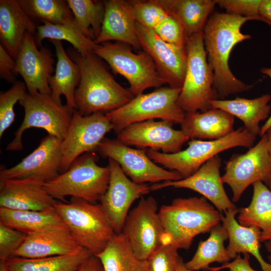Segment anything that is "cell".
Listing matches in <instances>:
<instances>
[{"label": "cell", "mask_w": 271, "mask_h": 271, "mask_svg": "<svg viewBox=\"0 0 271 271\" xmlns=\"http://www.w3.org/2000/svg\"><path fill=\"white\" fill-rule=\"evenodd\" d=\"M248 18L215 13L209 18L203 30L204 43L207 60L214 76L213 88L219 97L224 98L250 90L248 85L237 79L229 67V58L233 47L249 39L241 33L242 26Z\"/></svg>", "instance_id": "1"}, {"label": "cell", "mask_w": 271, "mask_h": 271, "mask_svg": "<svg viewBox=\"0 0 271 271\" xmlns=\"http://www.w3.org/2000/svg\"><path fill=\"white\" fill-rule=\"evenodd\" d=\"M68 52L80 69V79L74 95L75 109L80 114H106L123 106L134 97L129 88L115 80L95 54L82 56L72 49Z\"/></svg>", "instance_id": "2"}, {"label": "cell", "mask_w": 271, "mask_h": 271, "mask_svg": "<svg viewBox=\"0 0 271 271\" xmlns=\"http://www.w3.org/2000/svg\"><path fill=\"white\" fill-rule=\"evenodd\" d=\"M166 244L189 249L198 234L210 232L221 223L222 213L203 197L178 198L158 211Z\"/></svg>", "instance_id": "3"}, {"label": "cell", "mask_w": 271, "mask_h": 271, "mask_svg": "<svg viewBox=\"0 0 271 271\" xmlns=\"http://www.w3.org/2000/svg\"><path fill=\"white\" fill-rule=\"evenodd\" d=\"M95 152L85 153L76 159L66 171L45 182L44 188L55 200L67 203L66 197L97 203L109 185V166H100Z\"/></svg>", "instance_id": "4"}, {"label": "cell", "mask_w": 271, "mask_h": 271, "mask_svg": "<svg viewBox=\"0 0 271 271\" xmlns=\"http://www.w3.org/2000/svg\"><path fill=\"white\" fill-rule=\"evenodd\" d=\"M256 137L242 127L218 140H191L186 149L176 153L166 154L147 149V154L155 163L177 172L184 179L193 175L207 161L221 152L239 147L249 149L253 146Z\"/></svg>", "instance_id": "5"}, {"label": "cell", "mask_w": 271, "mask_h": 271, "mask_svg": "<svg viewBox=\"0 0 271 271\" xmlns=\"http://www.w3.org/2000/svg\"><path fill=\"white\" fill-rule=\"evenodd\" d=\"M54 208L76 240L92 254L100 253L115 235L100 203L71 197Z\"/></svg>", "instance_id": "6"}, {"label": "cell", "mask_w": 271, "mask_h": 271, "mask_svg": "<svg viewBox=\"0 0 271 271\" xmlns=\"http://www.w3.org/2000/svg\"><path fill=\"white\" fill-rule=\"evenodd\" d=\"M187 67L177 103L185 112H204L211 108L210 101L219 96L213 88L214 76L209 64L203 32L189 37L186 44Z\"/></svg>", "instance_id": "7"}, {"label": "cell", "mask_w": 271, "mask_h": 271, "mask_svg": "<svg viewBox=\"0 0 271 271\" xmlns=\"http://www.w3.org/2000/svg\"><path fill=\"white\" fill-rule=\"evenodd\" d=\"M181 89L161 87L136 95L123 106L105 114L117 134L131 124L148 120L160 119L181 124L186 113L177 103Z\"/></svg>", "instance_id": "8"}, {"label": "cell", "mask_w": 271, "mask_h": 271, "mask_svg": "<svg viewBox=\"0 0 271 271\" xmlns=\"http://www.w3.org/2000/svg\"><path fill=\"white\" fill-rule=\"evenodd\" d=\"M129 46L120 42L98 44L93 53L104 60L112 71L123 76L135 96L147 89L160 88L166 84L151 57L145 51H132Z\"/></svg>", "instance_id": "9"}, {"label": "cell", "mask_w": 271, "mask_h": 271, "mask_svg": "<svg viewBox=\"0 0 271 271\" xmlns=\"http://www.w3.org/2000/svg\"><path fill=\"white\" fill-rule=\"evenodd\" d=\"M24 108V119L15 132L13 140L8 145V151H20L23 148L22 138L28 128L44 129L48 135L62 141L70 125L73 111L65 104L54 100L50 94L28 92L19 102Z\"/></svg>", "instance_id": "10"}, {"label": "cell", "mask_w": 271, "mask_h": 271, "mask_svg": "<svg viewBox=\"0 0 271 271\" xmlns=\"http://www.w3.org/2000/svg\"><path fill=\"white\" fill-rule=\"evenodd\" d=\"M158 211L155 198L142 197L125 219L121 233L140 259L147 260L159 246L166 244Z\"/></svg>", "instance_id": "11"}, {"label": "cell", "mask_w": 271, "mask_h": 271, "mask_svg": "<svg viewBox=\"0 0 271 271\" xmlns=\"http://www.w3.org/2000/svg\"><path fill=\"white\" fill-rule=\"evenodd\" d=\"M97 152L101 157L116 161L124 173L137 184H156L183 179L177 172L162 168L153 161L147 155V149L131 148L117 139L105 138Z\"/></svg>", "instance_id": "12"}, {"label": "cell", "mask_w": 271, "mask_h": 271, "mask_svg": "<svg viewBox=\"0 0 271 271\" xmlns=\"http://www.w3.org/2000/svg\"><path fill=\"white\" fill-rule=\"evenodd\" d=\"M112 125L105 114L97 112L83 116L74 109L66 134L61 142L62 160L60 172L69 169L82 155L96 152Z\"/></svg>", "instance_id": "13"}, {"label": "cell", "mask_w": 271, "mask_h": 271, "mask_svg": "<svg viewBox=\"0 0 271 271\" xmlns=\"http://www.w3.org/2000/svg\"><path fill=\"white\" fill-rule=\"evenodd\" d=\"M225 165L221 179L230 187L232 201L237 202L249 185L258 181L266 183L271 177V160L265 136H262L245 153L233 155Z\"/></svg>", "instance_id": "14"}, {"label": "cell", "mask_w": 271, "mask_h": 271, "mask_svg": "<svg viewBox=\"0 0 271 271\" xmlns=\"http://www.w3.org/2000/svg\"><path fill=\"white\" fill-rule=\"evenodd\" d=\"M110 175L108 188L100 200L101 204L115 234L122 232L132 203L151 191L146 184L132 181L122 171L119 164L108 159Z\"/></svg>", "instance_id": "15"}, {"label": "cell", "mask_w": 271, "mask_h": 271, "mask_svg": "<svg viewBox=\"0 0 271 271\" xmlns=\"http://www.w3.org/2000/svg\"><path fill=\"white\" fill-rule=\"evenodd\" d=\"M140 47L152 58L166 84L182 88L187 67L186 47H179L163 40L152 29L137 23Z\"/></svg>", "instance_id": "16"}, {"label": "cell", "mask_w": 271, "mask_h": 271, "mask_svg": "<svg viewBox=\"0 0 271 271\" xmlns=\"http://www.w3.org/2000/svg\"><path fill=\"white\" fill-rule=\"evenodd\" d=\"M173 123L148 120L128 125L117 134V139L128 146L140 149L161 150L166 154L180 152L190 139L181 129H175Z\"/></svg>", "instance_id": "17"}, {"label": "cell", "mask_w": 271, "mask_h": 271, "mask_svg": "<svg viewBox=\"0 0 271 271\" xmlns=\"http://www.w3.org/2000/svg\"><path fill=\"white\" fill-rule=\"evenodd\" d=\"M61 142L51 135L44 137L36 149L15 166H1L0 180L37 177L47 182L55 179L60 174Z\"/></svg>", "instance_id": "18"}, {"label": "cell", "mask_w": 271, "mask_h": 271, "mask_svg": "<svg viewBox=\"0 0 271 271\" xmlns=\"http://www.w3.org/2000/svg\"><path fill=\"white\" fill-rule=\"evenodd\" d=\"M221 159L216 155L204 163L191 176L177 181L153 184L151 191L167 187L186 188L194 191L208 200L221 213L236 208L228 198L220 175Z\"/></svg>", "instance_id": "19"}, {"label": "cell", "mask_w": 271, "mask_h": 271, "mask_svg": "<svg viewBox=\"0 0 271 271\" xmlns=\"http://www.w3.org/2000/svg\"><path fill=\"white\" fill-rule=\"evenodd\" d=\"M15 61V73L22 77L28 93L51 95L48 79L55 69L49 48L42 46L39 50L34 36L27 33Z\"/></svg>", "instance_id": "20"}, {"label": "cell", "mask_w": 271, "mask_h": 271, "mask_svg": "<svg viewBox=\"0 0 271 271\" xmlns=\"http://www.w3.org/2000/svg\"><path fill=\"white\" fill-rule=\"evenodd\" d=\"M37 177L0 180V207L11 210L49 211L57 201Z\"/></svg>", "instance_id": "21"}, {"label": "cell", "mask_w": 271, "mask_h": 271, "mask_svg": "<svg viewBox=\"0 0 271 271\" xmlns=\"http://www.w3.org/2000/svg\"><path fill=\"white\" fill-rule=\"evenodd\" d=\"M84 249L74 238L68 228L64 227L27 235L24 243L12 257L36 258L73 254Z\"/></svg>", "instance_id": "22"}, {"label": "cell", "mask_w": 271, "mask_h": 271, "mask_svg": "<svg viewBox=\"0 0 271 271\" xmlns=\"http://www.w3.org/2000/svg\"><path fill=\"white\" fill-rule=\"evenodd\" d=\"M105 14L100 33L94 41L98 45L115 41L141 48L136 21L129 1H104Z\"/></svg>", "instance_id": "23"}, {"label": "cell", "mask_w": 271, "mask_h": 271, "mask_svg": "<svg viewBox=\"0 0 271 271\" xmlns=\"http://www.w3.org/2000/svg\"><path fill=\"white\" fill-rule=\"evenodd\" d=\"M37 26L21 7L18 1H0L1 44L15 60L27 33L34 36Z\"/></svg>", "instance_id": "24"}, {"label": "cell", "mask_w": 271, "mask_h": 271, "mask_svg": "<svg viewBox=\"0 0 271 271\" xmlns=\"http://www.w3.org/2000/svg\"><path fill=\"white\" fill-rule=\"evenodd\" d=\"M234 117L220 109L186 112L181 129L191 140H215L234 130Z\"/></svg>", "instance_id": "25"}, {"label": "cell", "mask_w": 271, "mask_h": 271, "mask_svg": "<svg viewBox=\"0 0 271 271\" xmlns=\"http://www.w3.org/2000/svg\"><path fill=\"white\" fill-rule=\"evenodd\" d=\"M239 209L228 210L222 217V224L226 229L229 243L226 247L231 259L242 253L252 255L258 261L262 271H271V264L267 262L260 254L261 230L257 227H246L240 224L235 216Z\"/></svg>", "instance_id": "26"}, {"label": "cell", "mask_w": 271, "mask_h": 271, "mask_svg": "<svg viewBox=\"0 0 271 271\" xmlns=\"http://www.w3.org/2000/svg\"><path fill=\"white\" fill-rule=\"evenodd\" d=\"M49 40L55 48L57 59L55 74L48 79L51 96L56 102L61 103L60 97L64 95L66 105L73 111L75 109V92L80 79V68L65 52L61 41Z\"/></svg>", "instance_id": "27"}, {"label": "cell", "mask_w": 271, "mask_h": 271, "mask_svg": "<svg viewBox=\"0 0 271 271\" xmlns=\"http://www.w3.org/2000/svg\"><path fill=\"white\" fill-rule=\"evenodd\" d=\"M270 99L271 95L265 94L252 99L236 97L233 99H214L210 104L212 108L220 109L239 118L245 129L257 136L260 132V122L269 116Z\"/></svg>", "instance_id": "28"}, {"label": "cell", "mask_w": 271, "mask_h": 271, "mask_svg": "<svg viewBox=\"0 0 271 271\" xmlns=\"http://www.w3.org/2000/svg\"><path fill=\"white\" fill-rule=\"evenodd\" d=\"M168 12L176 16L189 38L203 32L216 5V0H156Z\"/></svg>", "instance_id": "29"}, {"label": "cell", "mask_w": 271, "mask_h": 271, "mask_svg": "<svg viewBox=\"0 0 271 271\" xmlns=\"http://www.w3.org/2000/svg\"><path fill=\"white\" fill-rule=\"evenodd\" d=\"M249 205L239 209L238 223L242 226H255L261 230L260 241L271 240V190L261 181L253 185Z\"/></svg>", "instance_id": "30"}, {"label": "cell", "mask_w": 271, "mask_h": 271, "mask_svg": "<svg viewBox=\"0 0 271 271\" xmlns=\"http://www.w3.org/2000/svg\"><path fill=\"white\" fill-rule=\"evenodd\" d=\"M0 222L27 235L55 228L67 227L54 210H11L0 207Z\"/></svg>", "instance_id": "31"}, {"label": "cell", "mask_w": 271, "mask_h": 271, "mask_svg": "<svg viewBox=\"0 0 271 271\" xmlns=\"http://www.w3.org/2000/svg\"><path fill=\"white\" fill-rule=\"evenodd\" d=\"M96 256L104 271H149L148 260L136 256L122 233L115 234Z\"/></svg>", "instance_id": "32"}, {"label": "cell", "mask_w": 271, "mask_h": 271, "mask_svg": "<svg viewBox=\"0 0 271 271\" xmlns=\"http://www.w3.org/2000/svg\"><path fill=\"white\" fill-rule=\"evenodd\" d=\"M92 254L85 249L73 254L36 258L12 257L6 262L9 271H77Z\"/></svg>", "instance_id": "33"}, {"label": "cell", "mask_w": 271, "mask_h": 271, "mask_svg": "<svg viewBox=\"0 0 271 271\" xmlns=\"http://www.w3.org/2000/svg\"><path fill=\"white\" fill-rule=\"evenodd\" d=\"M227 239L226 229L221 223L217 225L211 230L206 240L200 241L195 253L190 260L185 262V265L193 271L206 270L209 269V265L212 262H229L231 258L224 244Z\"/></svg>", "instance_id": "34"}, {"label": "cell", "mask_w": 271, "mask_h": 271, "mask_svg": "<svg viewBox=\"0 0 271 271\" xmlns=\"http://www.w3.org/2000/svg\"><path fill=\"white\" fill-rule=\"evenodd\" d=\"M34 37L37 46L41 47L42 41L45 39L66 41L82 56L92 53L98 45L83 34L78 25H55L44 22L37 26Z\"/></svg>", "instance_id": "35"}, {"label": "cell", "mask_w": 271, "mask_h": 271, "mask_svg": "<svg viewBox=\"0 0 271 271\" xmlns=\"http://www.w3.org/2000/svg\"><path fill=\"white\" fill-rule=\"evenodd\" d=\"M18 2L33 21L55 25H78L67 1L19 0Z\"/></svg>", "instance_id": "36"}, {"label": "cell", "mask_w": 271, "mask_h": 271, "mask_svg": "<svg viewBox=\"0 0 271 271\" xmlns=\"http://www.w3.org/2000/svg\"><path fill=\"white\" fill-rule=\"evenodd\" d=\"M83 34L95 40L99 36L105 14L104 1L67 0Z\"/></svg>", "instance_id": "37"}, {"label": "cell", "mask_w": 271, "mask_h": 271, "mask_svg": "<svg viewBox=\"0 0 271 271\" xmlns=\"http://www.w3.org/2000/svg\"><path fill=\"white\" fill-rule=\"evenodd\" d=\"M24 82L17 81L9 90L0 93V138L15 119V105L23 99L27 93Z\"/></svg>", "instance_id": "38"}, {"label": "cell", "mask_w": 271, "mask_h": 271, "mask_svg": "<svg viewBox=\"0 0 271 271\" xmlns=\"http://www.w3.org/2000/svg\"><path fill=\"white\" fill-rule=\"evenodd\" d=\"M136 22L154 30L168 15L167 11L156 0L129 1Z\"/></svg>", "instance_id": "39"}, {"label": "cell", "mask_w": 271, "mask_h": 271, "mask_svg": "<svg viewBox=\"0 0 271 271\" xmlns=\"http://www.w3.org/2000/svg\"><path fill=\"white\" fill-rule=\"evenodd\" d=\"M153 30L164 41L179 47H185L188 38L181 22L174 15L168 12L166 17Z\"/></svg>", "instance_id": "40"}, {"label": "cell", "mask_w": 271, "mask_h": 271, "mask_svg": "<svg viewBox=\"0 0 271 271\" xmlns=\"http://www.w3.org/2000/svg\"><path fill=\"white\" fill-rule=\"evenodd\" d=\"M178 250L171 244H162L147 259L149 271H176L181 258Z\"/></svg>", "instance_id": "41"}, {"label": "cell", "mask_w": 271, "mask_h": 271, "mask_svg": "<svg viewBox=\"0 0 271 271\" xmlns=\"http://www.w3.org/2000/svg\"><path fill=\"white\" fill-rule=\"evenodd\" d=\"M226 13L262 22L259 13L261 0H216Z\"/></svg>", "instance_id": "42"}, {"label": "cell", "mask_w": 271, "mask_h": 271, "mask_svg": "<svg viewBox=\"0 0 271 271\" xmlns=\"http://www.w3.org/2000/svg\"><path fill=\"white\" fill-rule=\"evenodd\" d=\"M27 235L0 222V262H5L24 243Z\"/></svg>", "instance_id": "43"}, {"label": "cell", "mask_w": 271, "mask_h": 271, "mask_svg": "<svg viewBox=\"0 0 271 271\" xmlns=\"http://www.w3.org/2000/svg\"><path fill=\"white\" fill-rule=\"evenodd\" d=\"M0 44V77L9 83H15L16 74L15 73L16 61Z\"/></svg>", "instance_id": "44"}, {"label": "cell", "mask_w": 271, "mask_h": 271, "mask_svg": "<svg viewBox=\"0 0 271 271\" xmlns=\"http://www.w3.org/2000/svg\"><path fill=\"white\" fill-rule=\"evenodd\" d=\"M242 257L239 254L232 262L223 264L221 267L216 268L219 270L220 268H228L229 271H255L250 266L249 254L244 253Z\"/></svg>", "instance_id": "45"}, {"label": "cell", "mask_w": 271, "mask_h": 271, "mask_svg": "<svg viewBox=\"0 0 271 271\" xmlns=\"http://www.w3.org/2000/svg\"><path fill=\"white\" fill-rule=\"evenodd\" d=\"M77 271H104L99 259L92 254L81 265Z\"/></svg>", "instance_id": "46"}, {"label": "cell", "mask_w": 271, "mask_h": 271, "mask_svg": "<svg viewBox=\"0 0 271 271\" xmlns=\"http://www.w3.org/2000/svg\"><path fill=\"white\" fill-rule=\"evenodd\" d=\"M259 13L262 22L271 27V0H261Z\"/></svg>", "instance_id": "47"}, {"label": "cell", "mask_w": 271, "mask_h": 271, "mask_svg": "<svg viewBox=\"0 0 271 271\" xmlns=\"http://www.w3.org/2000/svg\"><path fill=\"white\" fill-rule=\"evenodd\" d=\"M270 126L271 114L269 116L268 118L266 119L263 125L261 127L259 136H260L261 137L263 136Z\"/></svg>", "instance_id": "48"}, {"label": "cell", "mask_w": 271, "mask_h": 271, "mask_svg": "<svg viewBox=\"0 0 271 271\" xmlns=\"http://www.w3.org/2000/svg\"><path fill=\"white\" fill-rule=\"evenodd\" d=\"M264 135L266 137L267 149L271 160V126L268 129Z\"/></svg>", "instance_id": "49"}, {"label": "cell", "mask_w": 271, "mask_h": 271, "mask_svg": "<svg viewBox=\"0 0 271 271\" xmlns=\"http://www.w3.org/2000/svg\"><path fill=\"white\" fill-rule=\"evenodd\" d=\"M176 271H193L187 268L185 265V262H184L183 259L180 258V261L178 264ZM204 271H210V270H206Z\"/></svg>", "instance_id": "50"}, {"label": "cell", "mask_w": 271, "mask_h": 271, "mask_svg": "<svg viewBox=\"0 0 271 271\" xmlns=\"http://www.w3.org/2000/svg\"><path fill=\"white\" fill-rule=\"evenodd\" d=\"M264 246L265 247V248L267 251L269 253V255L268 256V259L271 262V240L265 242Z\"/></svg>", "instance_id": "51"}, {"label": "cell", "mask_w": 271, "mask_h": 271, "mask_svg": "<svg viewBox=\"0 0 271 271\" xmlns=\"http://www.w3.org/2000/svg\"><path fill=\"white\" fill-rule=\"evenodd\" d=\"M260 72L267 76L271 79V68H262L260 69Z\"/></svg>", "instance_id": "52"}, {"label": "cell", "mask_w": 271, "mask_h": 271, "mask_svg": "<svg viewBox=\"0 0 271 271\" xmlns=\"http://www.w3.org/2000/svg\"><path fill=\"white\" fill-rule=\"evenodd\" d=\"M0 271H9L6 262H0Z\"/></svg>", "instance_id": "53"}, {"label": "cell", "mask_w": 271, "mask_h": 271, "mask_svg": "<svg viewBox=\"0 0 271 271\" xmlns=\"http://www.w3.org/2000/svg\"><path fill=\"white\" fill-rule=\"evenodd\" d=\"M266 184L267 185V187L271 189V177H270L268 181L266 182Z\"/></svg>", "instance_id": "54"}, {"label": "cell", "mask_w": 271, "mask_h": 271, "mask_svg": "<svg viewBox=\"0 0 271 271\" xmlns=\"http://www.w3.org/2000/svg\"><path fill=\"white\" fill-rule=\"evenodd\" d=\"M210 271H219V270L216 269V268H210L209 269Z\"/></svg>", "instance_id": "55"}]
</instances>
